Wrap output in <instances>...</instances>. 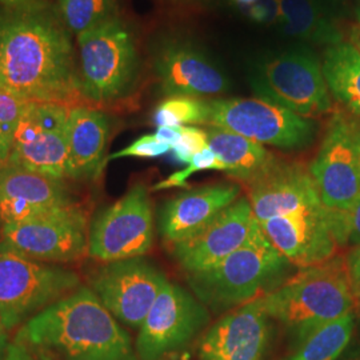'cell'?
I'll use <instances>...</instances> for the list:
<instances>
[{
  "instance_id": "45",
  "label": "cell",
  "mask_w": 360,
  "mask_h": 360,
  "mask_svg": "<svg viewBox=\"0 0 360 360\" xmlns=\"http://www.w3.org/2000/svg\"><path fill=\"white\" fill-rule=\"evenodd\" d=\"M7 346H0V360H6V348H7Z\"/></svg>"
},
{
  "instance_id": "24",
  "label": "cell",
  "mask_w": 360,
  "mask_h": 360,
  "mask_svg": "<svg viewBox=\"0 0 360 360\" xmlns=\"http://www.w3.org/2000/svg\"><path fill=\"white\" fill-rule=\"evenodd\" d=\"M281 25L284 34L312 44L331 47L345 41L322 0H281Z\"/></svg>"
},
{
  "instance_id": "2",
  "label": "cell",
  "mask_w": 360,
  "mask_h": 360,
  "mask_svg": "<svg viewBox=\"0 0 360 360\" xmlns=\"http://www.w3.org/2000/svg\"><path fill=\"white\" fill-rule=\"evenodd\" d=\"M13 342L39 360H141L129 335L87 287L28 319Z\"/></svg>"
},
{
  "instance_id": "46",
  "label": "cell",
  "mask_w": 360,
  "mask_h": 360,
  "mask_svg": "<svg viewBox=\"0 0 360 360\" xmlns=\"http://www.w3.org/2000/svg\"><path fill=\"white\" fill-rule=\"evenodd\" d=\"M355 13H356V19H358V25L360 26V0L358 1V4H356V10H355Z\"/></svg>"
},
{
  "instance_id": "8",
  "label": "cell",
  "mask_w": 360,
  "mask_h": 360,
  "mask_svg": "<svg viewBox=\"0 0 360 360\" xmlns=\"http://www.w3.org/2000/svg\"><path fill=\"white\" fill-rule=\"evenodd\" d=\"M90 220L74 203L1 229V240L18 252L44 263H70L89 252Z\"/></svg>"
},
{
  "instance_id": "4",
  "label": "cell",
  "mask_w": 360,
  "mask_h": 360,
  "mask_svg": "<svg viewBox=\"0 0 360 360\" xmlns=\"http://www.w3.org/2000/svg\"><path fill=\"white\" fill-rule=\"evenodd\" d=\"M287 264V259L271 245L257 223L245 245L212 269L188 274V283L205 306L226 311L257 299L263 288L283 274Z\"/></svg>"
},
{
  "instance_id": "31",
  "label": "cell",
  "mask_w": 360,
  "mask_h": 360,
  "mask_svg": "<svg viewBox=\"0 0 360 360\" xmlns=\"http://www.w3.org/2000/svg\"><path fill=\"white\" fill-rule=\"evenodd\" d=\"M333 229L339 247L360 245V199L345 212H331Z\"/></svg>"
},
{
  "instance_id": "29",
  "label": "cell",
  "mask_w": 360,
  "mask_h": 360,
  "mask_svg": "<svg viewBox=\"0 0 360 360\" xmlns=\"http://www.w3.org/2000/svg\"><path fill=\"white\" fill-rule=\"evenodd\" d=\"M205 169H217V171L226 172L224 163L210 147L195 155L191 162L188 163V167L171 174L167 179L162 180L158 184H155L153 190L156 191V190H166V188H174V187H184L187 186V180L191 175L196 174L198 171H205Z\"/></svg>"
},
{
  "instance_id": "13",
  "label": "cell",
  "mask_w": 360,
  "mask_h": 360,
  "mask_svg": "<svg viewBox=\"0 0 360 360\" xmlns=\"http://www.w3.org/2000/svg\"><path fill=\"white\" fill-rule=\"evenodd\" d=\"M167 282L163 271L142 257H134L105 263L91 279V287L115 319L141 328Z\"/></svg>"
},
{
  "instance_id": "50",
  "label": "cell",
  "mask_w": 360,
  "mask_h": 360,
  "mask_svg": "<svg viewBox=\"0 0 360 360\" xmlns=\"http://www.w3.org/2000/svg\"><path fill=\"white\" fill-rule=\"evenodd\" d=\"M0 239H1V227H0Z\"/></svg>"
},
{
  "instance_id": "16",
  "label": "cell",
  "mask_w": 360,
  "mask_h": 360,
  "mask_svg": "<svg viewBox=\"0 0 360 360\" xmlns=\"http://www.w3.org/2000/svg\"><path fill=\"white\" fill-rule=\"evenodd\" d=\"M257 223L247 196L239 198L200 231L172 245L174 257L188 274L210 270L245 245Z\"/></svg>"
},
{
  "instance_id": "14",
  "label": "cell",
  "mask_w": 360,
  "mask_h": 360,
  "mask_svg": "<svg viewBox=\"0 0 360 360\" xmlns=\"http://www.w3.org/2000/svg\"><path fill=\"white\" fill-rule=\"evenodd\" d=\"M63 104L28 103L13 139L8 163L65 178L70 110Z\"/></svg>"
},
{
  "instance_id": "15",
  "label": "cell",
  "mask_w": 360,
  "mask_h": 360,
  "mask_svg": "<svg viewBox=\"0 0 360 360\" xmlns=\"http://www.w3.org/2000/svg\"><path fill=\"white\" fill-rule=\"evenodd\" d=\"M245 187L257 223L296 212L327 210L309 168L299 162L276 158L270 167Z\"/></svg>"
},
{
  "instance_id": "18",
  "label": "cell",
  "mask_w": 360,
  "mask_h": 360,
  "mask_svg": "<svg viewBox=\"0 0 360 360\" xmlns=\"http://www.w3.org/2000/svg\"><path fill=\"white\" fill-rule=\"evenodd\" d=\"M262 231L288 263L300 269L322 264L336 257L331 211H307L259 223Z\"/></svg>"
},
{
  "instance_id": "30",
  "label": "cell",
  "mask_w": 360,
  "mask_h": 360,
  "mask_svg": "<svg viewBox=\"0 0 360 360\" xmlns=\"http://www.w3.org/2000/svg\"><path fill=\"white\" fill-rule=\"evenodd\" d=\"M28 102L13 91L0 87V134L13 142L15 131L26 112Z\"/></svg>"
},
{
  "instance_id": "48",
  "label": "cell",
  "mask_w": 360,
  "mask_h": 360,
  "mask_svg": "<svg viewBox=\"0 0 360 360\" xmlns=\"http://www.w3.org/2000/svg\"><path fill=\"white\" fill-rule=\"evenodd\" d=\"M355 311L360 315V300L356 303V306H355Z\"/></svg>"
},
{
  "instance_id": "43",
  "label": "cell",
  "mask_w": 360,
  "mask_h": 360,
  "mask_svg": "<svg viewBox=\"0 0 360 360\" xmlns=\"http://www.w3.org/2000/svg\"><path fill=\"white\" fill-rule=\"evenodd\" d=\"M6 331L7 330L3 327V324L0 322V346H7L8 345V339H7Z\"/></svg>"
},
{
  "instance_id": "47",
  "label": "cell",
  "mask_w": 360,
  "mask_h": 360,
  "mask_svg": "<svg viewBox=\"0 0 360 360\" xmlns=\"http://www.w3.org/2000/svg\"><path fill=\"white\" fill-rule=\"evenodd\" d=\"M0 87H6L4 86V80H3V75H1V71H0Z\"/></svg>"
},
{
  "instance_id": "9",
  "label": "cell",
  "mask_w": 360,
  "mask_h": 360,
  "mask_svg": "<svg viewBox=\"0 0 360 360\" xmlns=\"http://www.w3.org/2000/svg\"><path fill=\"white\" fill-rule=\"evenodd\" d=\"M257 98L269 99L297 115L316 117L331 111L322 63L309 50H292L271 59L252 82Z\"/></svg>"
},
{
  "instance_id": "25",
  "label": "cell",
  "mask_w": 360,
  "mask_h": 360,
  "mask_svg": "<svg viewBox=\"0 0 360 360\" xmlns=\"http://www.w3.org/2000/svg\"><path fill=\"white\" fill-rule=\"evenodd\" d=\"M327 89L335 101L360 117V53L349 43L327 47L322 62Z\"/></svg>"
},
{
  "instance_id": "38",
  "label": "cell",
  "mask_w": 360,
  "mask_h": 360,
  "mask_svg": "<svg viewBox=\"0 0 360 360\" xmlns=\"http://www.w3.org/2000/svg\"><path fill=\"white\" fill-rule=\"evenodd\" d=\"M155 136L169 147L175 146L180 138V127H158Z\"/></svg>"
},
{
  "instance_id": "19",
  "label": "cell",
  "mask_w": 360,
  "mask_h": 360,
  "mask_svg": "<svg viewBox=\"0 0 360 360\" xmlns=\"http://www.w3.org/2000/svg\"><path fill=\"white\" fill-rule=\"evenodd\" d=\"M67 180L11 163L0 168V227L77 203Z\"/></svg>"
},
{
  "instance_id": "42",
  "label": "cell",
  "mask_w": 360,
  "mask_h": 360,
  "mask_svg": "<svg viewBox=\"0 0 360 360\" xmlns=\"http://www.w3.org/2000/svg\"><path fill=\"white\" fill-rule=\"evenodd\" d=\"M354 139H355V147H356V154H358L360 165V123H354Z\"/></svg>"
},
{
  "instance_id": "26",
  "label": "cell",
  "mask_w": 360,
  "mask_h": 360,
  "mask_svg": "<svg viewBox=\"0 0 360 360\" xmlns=\"http://www.w3.org/2000/svg\"><path fill=\"white\" fill-rule=\"evenodd\" d=\"M356 312L327 323L294 347L285 360H339L352 340Z\"/></svg>"
},
{
  "instance_id": "3",
  "label": "cell",
  "mask_w": 360,
  "mask_h": 360,
  "mask_svg": "<svg viewBox=\"0 0 360 360\" xmlns=\"http://www.w3.org/2000/svg\"><path fill=\"white\" fill-rule=\"evenodd\" d=\"M271 319L281 323L292 347L327 323L355 311L346 257L300 269L279 287L259 296Z\"/></svg>"
},
{
  "instance_id": "35",
  "label": "cell",
  "mask_w": 360,
  "mask_h": 360,
  "mask_svg": "<svg viewBox=\"0 0 360 360\" xmlns=\"http://www.w3.org/2000/svg\"><path fill=\"white\" fill-rule=\"evenodd\" d=\"M346 264H347L351 291L355 297V302L358 303L360 300V245L354 247L348 252V255L346 257Z\"/></svg>"
},
{
  "instance_id": "34",
  "label": "cell",
  "mask_w": 360,
  "mask_h": 360,
  "mask_svg": "<svg viewBox=\"0 0 360 360\" xmlns=\"http://www.w3.org/2000/svg\"><path fill=\"white\" fill-rule=\"evenodd\" d=\"M245 10L248 18L257 23H281V0H257Z\"/></svg>"
},
{
  "instance_id": "44",
  "label": "cell",
  "mask_w": 360,
  "mask_h": 360,
  "mask_svg": "<svg viewBox=\"0 0 360 360\" xmlns=\"http://www.w3.org/2000/svg\"><path fill=\"white\" fill-rule=\"evenodd\" d=\"M235 4H238V6H240V7H243V8H247V7H250V6H252V4H255L257 0H232Z\"/></svg>"
},
{
  "instance_id": "27",
  "label": "cell",
  "mask_w": 360,
  "mask_h": 360,
  "mask_svg": "<svg viewBox=\"0 0 360 360\" xmlns=\"http://www.w3.org/2000/svg\"><path fill=\"white\" fill-rule=\"evenodd\" d=\"M68 31L79 37L117 16V0H56Z\"/></svg>"
},
{
  "instance_id": "7",
  "label": "cell",
  "mask_w": 360,
  "mask_h": 360,
  "mask_svg": "<svg viewBox=\"0 0 360 360\" xmlns=\"http://www.w3.org/2000/svg\"><path fill=\"white\" fill-rule=\"evenodd\" d=\"M207 105L206 126L229 129L260 144L296 151L309 147L318 135L315 119L269 99H212Z\"/></svg>"
},
{
  "instance_id": "36",
  "label": "cell",
  "mask_w": 360,
  "mask_h": 360,
  "mask_svg": "<svg viewBox=\"0 0 360 360\" xmlns=\"http://www.w3.org/2000/svg\"><path fill=\"white\" fill-rule=\"evenodd\" d=\"M52 3L51 0H0V7L8 10H25Z\"/></svg>"
},
{
  "instance_id": "32",
  "label": "cell",
  "mask_w": 360,
  "mask_h": 360,
  "mask_svg": "<svg viewBox=\"0 0 360 360\" xmlns=\"http://www.w3.org/2000/svg\"><path fill=\"white\" fill-rule=\"evenodd\" d=\"M208 147L206 129L196 126H181L180 138L175 146L171 147L172 156L178 163L188 165L195 155Z\"/></svg>"
},
{
  "instance_id": "37",
  "label": "cell",
  "mask_w": 360,
  "mask_h": 360,
  "mask_svg": "<svg viewBox=\"0 0 360 360\" xmlns=\"http://www.w3.org/2000/svg\"><path fill=\"white\" fill-rule=\"evenodd\" d=\"M6 360H39L23 346L18 343H8L6 348Z\"/></svg>"
},
{
  "instance_id": "28",
  "label": "cell",
  "mask_w": 360,
  "mask_h": 360,
  "mask_svg": "<svg viewBox=\"0 0 360 360\" xmlns=\"http://www.w3.org/2000/svg\"><path fill=\"white\" fill-rule=\"evenodd\" d=\"M207 101L190 96H168L155 108L156 127H181L207 124Z\"/></svg>"
},
{
  "instance_id": "12",
  "label": "cell",
  "mask_w": 360,
  "mask_h": 360,
  "mask_svg": "<svg viewBox=\"0 0 360 360\" xmlns=\"http://www.w3.org/2000/svg\"><path fill=\"white\" fill-rule=\"evenodd\" d=\"M323 206L331 212L348 211L360 199V165L354 122L343 114L330 119L319 151L309 165Z\"/></svg>"
},
{
  "instance_id": "1",
  "label": "cell",
  "mask_w": 360,
  "mask_h": 360,
  "mask_svg": "<svg viewBox=\"0 0 360 360\" xmlns=\"http://www.w3.org/2000/svg\"><path fill=\"white\" fill-rule=\"evenodd\" d=\"M72 34L55 3L0 7V71L6 89L28 103L87 105Z\"/></svg>"
},
{
  "instance_id": "22",
  "label": "cell",
  "mask_w": 360,
  "mask_h": 360,
  "mask_svg": "<svg viewBox=\"0 0 360 360\" xmlns=\"http://www.w3.org/2000/svg\"><path fill=\"white\" fill-rule=\"evenodd\" d=\"M111 132L108 115L90 105L70 110L67 126L65 179L90 181L102 174Z\"/></svg>"
},
{
  "instance_id": "5",
  "label": "cell",
  "mask_w": 360,
  "mask_h": 360,
  "mask_svg": "<svg viewBox=\"0 0 360 360\" xmlns=\"http://www.w3.org/2000/svg\"><path fill=\"white\" fill-rule=\"evenodd\" d=\"M80 90L87 105L116 103L138 77L139 56L132 32L117 16L77 37Z\"/></svg>"
},
{
  "instance_id": "10",
  "label": "cell",
  "mask_w": 360,
  "mask_h": 360,
  "mask_svg": "<svg viewBox=\"0 0 360 360\" xmlns=\"http://www.w3.org/2000/svg\"><path fill=\"white\" fill-rule=\"evenodd\" d=\"M154 243V214L144 184L129 193L94 220L89 254L104 263L146 255Z\"/></svg>"
},
{
  "instance_id": "11",
  "label": "cell",
  "mask_w": 360,
  "mask_h": 360,
  "mask_svg": "<svg viewBox=\"0 0 360 360\" xmlns=\"http://www.w3.org/2000/svg\"><path fill=\"white\" fill-rule=\"evenodd\" d=\"M210 322L206 306L167 282L143 322L135 351L141 360H165L190 345Z\"/></svg>"
},
{
  "instance_id": "20",
  "label": "cell",
  "mask_w": 360,
  "mask_h": 360,
  "mask_svg": "<svg viewBox=\"0 0 360 360\" xmlns=\"http://www.w3.org/2000/svg\"><path fill=\"white\" fill-rule=\"evenodd\" d=\"M154 71L166 98L202 99L229 90L227 77L188 43L167 41L162 44L155 53Z\"/></svg>"
},
{
  "instance_id": "21",
  "label": "cell",
  "mask_w": 360,
  "mask_h": 360,
  "mask_svg": "<svg viewBox=\"0 0 360 360\" xmlns=\"http://www.w3.org/2000/svg\"><path fill=\"white\" fill-rule=\"evenodd\" d=\"M240 193L239 184L219 183L179 193L160 211L159 231L171 245L186 240L231 206Z\"/></svg>"
},
{
  "instance_id": "41",
  "label": "cell",
  "mask_w": 360,
  "mask_h": 360,
  "mask_svg": "<svg viewBox=\"0 0 360 360\" xmlns=\"http://www.w3.org/2000/svg\"><path fill=\"white\" fill-rule=\"evenodd\" d=\"M348 41L358 50L360 53V26L359 25H355V26L349 28V32H348Z\"/></svg>"
},
{
  "instance_id": "39",
  "label": "cell",
  "mask_w": 360,
  "mask_h": 360,
  "mask_svg": "<svg viewBox=\"0 0 360 360\" xmlns=\"http://www.w3.org/2000/svg\"><path fill=\"white\" fill-rule=\"evenodd\" d=\"M11 148H13V142L0 134V168L4 167L8 163Z\"/></svg>"
},
{
  "instance_id": "49",
  "label": "cell",
  "mask_w": 360,
  "mask_h": 360,
  "mask_svg": "<svg viewBox=\"0 0 360 360\" xmlns=\"http://www.w3.org/2000/svg\"><path fill=\"white\" fill-rule=\"evenodd\" d=\"M183 360H188V355H184V356H183Z\"/></svg>"
},
{
  "instance_id": "33",
  "label": "cell",
  "mask_w": 360,
  "mask_h": 360,
  "mask_svg": "<svg viewBox=\"0 0 360 360\" xmlns=\"http://www.w3.org/2000/svg\"><path fill=\"white\" fill-rule=\"evenodd\" d=\"M171 151V147L166 143L160 142L155 134L153 135H143L138 138L134 143H131L129 147L117 151L115 154L110 155L107 159H119V158H127V156H134V158H158L162 155L167 154Z\"/></svg>"
},
{
  "instance_id": "6",
  "label": "cell",
  "mask_w": 360,
  "mask_h": 360,
  "mask_svg": "<svg viewBox=\"0 0 360 360\" xmlns=\"http://www.w3.org/2000/svg\"><path fill=\"white\" fill-rule=\"evenodd\" d=\"M79 287L74 271L31 259L0 239V322L7 331Z\"/></svg>"
},
{
  "instance_id": "23",
  "label": "cell",
  "mask_w": 360,
  "mask_h": 360,
  "mask_svg": "<svg viewBox=\"0 0 360 360\" xmlns=\"http://www.w3.org/2000/svg\"><path fill=\"white\" fill-rule=\"evenodd\" d=\"M208 147L226 166V174L245 186L260 176L278 158L263 144L239 134L215 126H207Z\"/></svg>"
},
{
  "instance_id": "40",
  "label": "cell",
  "mask_w": 360,
  "mask_h": 360,
  "mask_svg": "<svg viewBox=\"0 0 360 360\" xmlns=\"http://www.w3.org/2000/svg\"><path fill=\"white\" fill-rule=\"evenodd\" d=\"M339 360H360V336L355 343H349Z\"/></svg>"
},
{
  "instance_id": "17",
  "label": "cell",
  "mask_w": 360,
  "mask_h": 360,
  "mask_svg": "<svg viewBox=\"0 0 360 360\" xmlns=\"http://www.w3.org/2000/svg\"><path fill=\"white\" fill-rule=\"evenodd\" d=\"M271 318L260 297L231 309L199 342L200 360H260L270 345Z\"/></svg>"
}]
</instances>
